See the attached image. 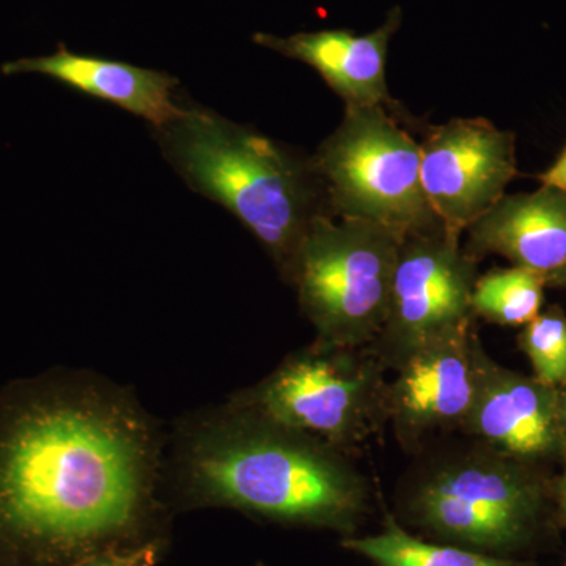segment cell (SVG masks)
I'll list each match as a JSON object with an SVG mask.
<instances>
[{
    "label": "cell",
    "instance_id": "cell-10",
    "mask_svg": "<svg viewBox=\"0 0 566 566\" xmlns=\"http://www.w3.org/2000/svg\"><path fill=\"white\" fill-rule=\"evenodd\" d=\"M488 360L474 322L398 357L397 376L386 387V417L401 439L417 441L431 431L463 427Z\"/></svg>",
    "mask_w": 566,
    "mask_h": 566
},
{
    "label": "cell",
    "instance_id": "cell-21",
    "mask_svg": "<svg viewBox=\"0 0 566 566\" xmlns=\"http://www.w3.org/2000/svg\"><path fill=\"white\" fill-rule=\"evenodd\" d=\"M156 554H158V547L148 543L140 547H134L129 553L128 560L125 566H155Z\"/></svg>",
    "mask_w": 566,
    "mask_h": 566
},
{
    "label": "cell",
    "instance_id": "cell-19",
    "mask_svg": "<svg viewBox=\"0 0 566 566\" xmlns=\"http://www.w3.org/2000/svg\"><path fill=\"white\" fill-rule=\"evenodd\" d=\"M536 178L542 181V185L554 186V188L566 192V147L558 156L557 161Z\"/></svg>",
    "mask_w": 566,
    "mask_h": 566
},
{
    "label": "cell",
    "instance_id": "cell-17",
    "mask_svg": "<svg viewBox=\"0 0 566 566\" xmlns=\"http://www.w3.org/2000/svg\"><path fill=\"white\" fill-rule=\"evenodd\" d=\"M517 340L538 381L554 389L566 385V314L560 307L539 312Z\"/></svg>",
    "mask_w": 566,
    "mask_h": 566
},
{
    "label": "cell",
    "instance_id": "cell-14",
    "mask_svg": "<svg viewBox=\"0 0 566 566\" xmlns=\"http://www.w3.org/2000/svg\"><path fill=\"white\" fill-rule=\"evenodd\" d=\"M2 71L6 74L35 73L52 77L73 91L144 118L156 132L180 117L182 112V104L175 95L178 81L170 74L96 55L76 54L65 46L44 57L6 63Z\"/></svg>",
    "mask_w": 566,
    "mask_h": 566
},
{
    "label": "cell",
    "instance_id": "cell-13",
    "mask_svg": "<svg viewBox=\"0 0 566 566\" xmlns=\"http://www.w3.org/2000/svg\"><path fill=\"white\" fill-rule=\"evenodd\" d=\"M465 233L464 249L475 260L495 253L542 274L547 285L566 268V192L542 185L534 192L505 193Z\"/></svg>",
    "mask_w": 566,
    "mask_h": 566
},
{
    "label": "cell",
    "instance_id": "cell-6",
    "mask_svg": "<svg viewBox=\"0 0 566 566\" xmlns=\"http://www.w3.org/2000/svg\"><path fill=\"white\" fill-rule=\"evenodd\" d=\"M386 387L379 356H367L365 346L316 340L229 401L342 453L387 419Z\"/></svg>",
    "mask_w": 566,
    "mask_h": 566
},
{
    "label": "cell",
    "instance_id": "cell-2",
    "mask_svg": "<svg viewBox=\"0 0 566 566\" xmlns=\"http://www.w3.org/2000/svg\"><path fill=\"white\" fill-rule=\"evenodd\" d=\"M163 479L196 505L229 506L356 535L368 512L364 480L340 452L227 401L182 417Z\"/></svg>",
    "mask_w": 566,
    "mask_h": 566
},
{
    "label": "cell",
    "instance_id": "cell-22",
    "mask_svg": "<svg viewBox=\"0 0 566 566\" xmlns=\"http://www.w3.org/2000/svg\"><path fill=\"white\" fill-rule=\"evenodd\" d=\"M558 428H560L562 452L566 464V385L557 389Z\"/></svg>",
    "mask_w": 566,
    "mask_h": 566
},
{
    "label": "cell",
    "instance_id": "cell-15",
    "mask_svg": "<svg viewBox=\"0 0 566 566\" xmlns=\"http://www.w3.org/2000/svg\"><path fill=\"white\" fill-rule=\"evenodd\" d=\"M342 546L375 566H536L528 558L493 556L431 542L409 532L392 515H386L378 534L346 536Z\"/></svg>",
    "mask_w": 566,
    "mask_h": 566
},
{
    "label": "cell",
    "instance_id": "cell-4",
    "mask_svg": "<svg viewBox=\"0 0 566 566\" xmlns=\"http://www.w3.org/2000/svg\"><path fill=\"white\" fill-rule=\"evenodd\" d=\"M406 520L433 542L526 558L558 528L551 485L488 450L439 468L409 495Z\"/></svg>",
    "mask_w": 566,
    "mask_h": 566
},
{
    "label": "cell",
    "instance_id": "cell-20",
    "mask_svg": "<svg viewBox=\"0 0 566 566\" xmlns=\"http://www.w3.org/2000/svg\"><path fill=\"white\" fill-rule=\"evenodd\" d=\"M551 495H553L557 526L566 528V468L564 474L558 476L557 482L551 485Z\"/></svg>",
    "mask_w": 566,
    "mask_h": 566
},
{
    "label": "cell",
    "instance_id": "cell-23",
    "mask_svg": "<svg viewBox=\"0 0 566 566\" xmlns=\"http://www.w3.org/2000/svg\"><path fill=\"white\" fill-rule=\"evenodd\" d=\"M547 286H553V289H566V268L557 277H554L553 281L547 283Z\"/></svg>",
    "mask_w": 566,
    "mask_h": 566
},
{
    "label": "cell",
    "instance_id": "cell-9",
    "mask_svg": "<svg viewBox=\"0 0 566 566\" xmlns=\"http://www.w3.org/2000/svg\"><path fill=\"white\" fill-rule=\"evenodd\" d=\"M419 144L424 193L442 226L460 237L517 175L515 134L486 118L428 126Z\"/></svg>",
    "mask_w": 566,
    "mask_h": 566
},
{
    "label": "cell",
    "instance_id": "cell-16",
    "mask_svg": "<svg viewBox=\"0 0 566 566\" xmlns=\"http://www.w3.org/2000/svg\"><path fill=\"white\" fill-rule=\"evenodd\" d=\"M546 279L526 268H495L476 277L471 305L475 316L499 326H526L542 312Z\"/></svg>",
    "mask_w": 566,
    "mask_h": 566
},
{
    "label": "cell",
    "instance_id": "cell-18",
    "mask_svg": "<svg viewBox=\"0 0 566 566\" xmlns=\"http://www.w3.org/2000/svg\"><path fill=\"white\" fill-rule=\"evenodd\" d=\"M132 549H104L88 554L73 566H125Z\"/></svg>",
    "mask_w": 566,
    "mask_h": 566
},
{
    "label": "cell",
    "instance_id": "cell-5",
    "mask_svg": "<svg viewBox=\"0 0 566 566\" xmlns=\"http://www.w3.org/2000/svg\"><path fill=\"white\" fill-rule=\"evenodd\" d=\"M406 115L345 107L312 163L333 218L382 227L400 238L446 229L424 193L420 144Z\"/></svg>",
    "mask_w": 566,
    "mask_h": 566
},
{
    "label": "cell",
    "instance_id": "cell-12",
    "mask_svg": "<svg viewBox=\"0 0 566 566\" xmlns=\"http://www.w3.org/2000/svg\"><path fill=\"white\" fill-rule=\"evenodd\" d=\"M403 14L398 7L389 11L385 24L367 35L346 29L300 32L290 36L255 33L260 46L312 66L344 99L345 107L385 106L406 115L387 88L386 62L389 43L400 29Z\"/></svg>",
    "mask_w": 566,
    "mask_h": 566
},
{
    "label": "cell",
    "instance_id": "cell-7",
    "mask_svg": "<svg viewBox=\"0 0 566 566\" xmlns=\"http://www.w3.org/2000/svg\"><path fill=\"white\" fill-rule=\"evenodd\" d=\"M401 241L375 223L316 219L290 285L318 340L354 348L375 344L389 311Z\"/></svg>",
    "mask_w": 566,
    "mask_h": 566
},
{
    "label": "cell",
    "instance_id": "cell-11",
    "mask_svg": "<svg viewBox=\"0 0 566 566\" xmlns=\"http://www.w3.org/2000/svg\"><path fill=\"white\" fill-rule=\"evenodd\" d=\"M488 450L536 468L564 461L557 389L488 360L463 424Z\"/></svg>",
    "mask_w": 566,
    "mask_h": 566
},
{
    "label": "cell",
    "instance_id": "cell-8",
    "mask_svg": "<svg viewBox=\"0 0 566 566\" xmlns=\"http://www.w3.org/2000/svg\"><path fill=\"white\" fill-rule=\"evenodd\" d=\"M447 229L405 237L398 251L392 294L378 352L397 360L430 338L474 322L471 296L475 260Z\"/></svg>",
    "mask_w": 566,
    "mask_h": 566
},
{
    "label": "cell",
    "instance_id": "cell-1",
    "mask_svg": "<svg viewBox=\"0 0 566 566\" xmlns=\"http://www.w3.org/2000/svg\"><path fill=\"white\" fill-rule=\"evenodd\" d=\"M164 439L125 387L57 370L0 390V539L73 554L128 534L163 483Z\"/></svg>",
    "mask_w": 566,
    "mask_h": 566
},
{
    "label": "cell",
    "instance_id": "cell-3",
    "mask_svg": "<svg viewBox=\"0 0 566 566\" xmlns=\"http://www.w3.org/2000/svg\"><path fill=\"white\" fill-rule=\"evenodd\" d=\"M181 104L180 117L156 132L167 161L189 188L243 223L290 283L308 230L329 214L312 156L218 112Z\"/></svg>",
    "mask_w": 566,
    "mask_h": 566
}]
</instances>
